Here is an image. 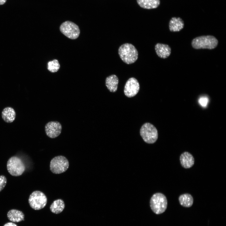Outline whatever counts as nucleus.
I'll use <instances>...</instances> for the list:
<instances>
[{
  "mask_svg": "<svg viewBox=\"0 0 226 226\" xmlns=\"http://www.w3.org/2000/svg\"><path fill=\"white\" fill-rule=\"evenodd\" d=\"M118 54L121 60L128 64L134 63L138 58L137 50L130 43H125L121 46L118 49Z\"/></svg>",
  "mask_w": 226,
  "mask_h": 226,
  "instance_id": "nucleus-1",
  "label": "nucleus"
},
{
  "mask_svg": "<svg viewBox=\"0 0 226 226\" xmlns=\"http://www.w3.org/2000/svg\"><path fill=\"white\" fill-rule=\"evenodd\" d=\"M218 43V40L215 37L209 35L196 37L191 42L192 47L197 49H213L217 46Z\"/></svg>",
  "mask_w": 226,
  "mask_h": 226,
  "instance_id": "nucleus-2",
  "label": "nucleus"
},
{
  "mask_svg": "<svg viewBox=\"0 0 226 226\" xmlns=\"http://www.w3.org/2000/svg\"><path fill=\"white\" fill-rule=\"evenodd\" d=\"M167 200L166 196L161 193L154 194L150 201L152 211L156 214H159L164 212L167 207Z\"/></svg>",
  "mask_w": 226,
  "mask_h": 226,
  "instance_id": "nucleus-3",
  "label": "nucleus"
},
{
  "mask_svg": "<svg viewBox=\"0 0 226 226\" xmlns=\"http://www.w3.org/2000/svg\"><path fill=\"white\" fill-rule=\"evenodd\" d=\"M140 134L144 141L149 144L155 143L158 136L157 129L149 123H146L143 125L140 130Z\"/></svg>",
  "mask_w": 226,
  "mask_h": 226,
  "instance_id": "nucleus-4",
  "label": "nucleus"
},
{
  "mask_svg": "<svg viewBox=\"0 0 226 226\" xmlns=\"http://www.w3.org/2000/svg\"><path fill=\"white\" fill-rule=\"evenodd\" d=\"M7 169L9 173L15 176L22 175L25 169V165L22 160L19 157L13 156L8 161Z\"/></svg>",
  "mask_w": 226,
  "mask_h": 226,
  "instance_id": "nucleus-5",
  "label": "nucleus"
},
{
  "mask_svg": "<svg viewBox=\"0 0 226 226\" xmlns=\"http://www.w3.org/2000/svg\"><path fill=\"white\" fill-rule=\"evenodd\" d=\"M30 207L35 210H39L45 207L47 202V198L42 192L36 191L30 196L28 200Z\"/></svg>",
  "mask_w": 226,
  "mask_h": 226,
  "instance_id": "nucleus-6",
  "label": "nucleus"
},
{
  "mask_svg": "<svg viewBox=\"0 0 226 226\" xmlns=\"http://www.w3.org/2000/svg\"><path fill=\"white\" fill-rule=\"evenodd\" d=\"M50 166V170L53 173L59 174L67 170L69 167V163L65 157L58 156L51 160Z\"/></svg>",
  "mask_w": 226,
  "mask_h": 226,
  "instance_id": "nucleus-7",
  "label": "nucleus"
},
{
  "mask_svg": "<svg viewBox=\"0 0 226 226\" xmlns=\"http://www.w3.org/2000/svg\"><path fill=\"white\" fill-rule=\"evenodd\" d=\"M61 32L65 36L71 39H75L79 36L80 30L78 26L74 23L67 21L60 25Z\"/></svg>",
  "mask_w": 226,
  "mask_h": 226,
  "instance_id": "nucleus-8",
  "label": "nucleus"
},
{
  "mask_svg": "<svg viewBox=\"0 0 226 226\" xmlns=\"http://www.w3.org/2000/svg\"><path fill=\"white\" fill-rule=\"evenodd\" d=\"M140 89L139 84L137 80L134 78H129L126 81L124 89L125 95L131 98L136 95Z\"/></svg>",
  "mask_w": 226,
  "mask_h": 226,
  "instance_id": "nucleus-9",
  "label": "nucleus"
},
{
  "mask_svg": "<svg viewBox=\"0 0 226 226\" xmlns=\"http://www.w3.org/2000/svg\"><path fill=\"white\" fill-rule=\"evenodd\" d=\"M45 128L46 135L50 138H54L61 134L62 126L58 121H51L46 124Z\"/></svg>",
  "mask_w": 226,
  "mask_h": 226,
  "instance_id": "nucleus-10",
  "label": "nucleus"
},
{
  "mask_svg": "<svg viewBox=\"0 0 226 226\" xmlns=\"http://www.w3.org/2000/svg\"><path fill=\"white\" fill-rule=\"evenodd\" d=\"M180 160L181 165L185 169L191 167L194 164V157L191 153L187 152H185L180 155Z\"/></svg>",
  "mask_w": 226,
  "mask_h": 226,
  "instance_id": "nucleus-11",
  "label": "nucleus"
},
{
  "mask_svg": "<svg viewBox=\"0 0 226 226\" xmlns=\"http://www.w3.org/2000/svg\"><path fill=\"white\" fill-rule=\"evenodd\" d=\"M155 49L157 55L161 58H167L171 54V49L166 44L157 43L155 45Z\"/></svg>",
  "mask_w": 226,
  "mask_h": 226,
  "instance_id": "nucleus-12",
  "label": "nucleus"
},
{
  "mask_svg": "<svg viewBox=\"0 0 226 226\" xmlns=\"http://www.w3.org/2000/svg\"><path fill=\"white\" fill-rule=\"evenodd\" d=\"M16 112L14 109L10 107L5 108L2 112V117L3 121L8 123L13 122L16 118Z\"/></svg>",
  "mask_w": 226,
  "mask_h": 226,
  "instance_id": "nucleus-13",
  "label": "nucleus"
},
{
  "mask_svg": "<svg viewBox=\"0 0 226 226\" xmlns=\"http://www.w3.org/2000/svg\"><path fill=\"white\" fill-rule=\"evenodd\" d=\"M184 21L181 18L173 17L169 22V29L171 32H178L184 28Z\"/></svg>",
  "mask_w": 226,
  "mask_h": 226,
  "instance_id": "nucleus-14",
  "label": "nucleus"
},
{
  "mask_svg": "<svg viewBox=\"0 0 226 226\" xmlns=\"http://www.w3.org/2000/svg\"><path fill=\"white\" fill-rule=\"evenodd\" d=\"M119 82L117 77L113 74L107 77L105 80V85L109 90L112 92L116 91Z\"/></svg>",
  "mask_w": 226,
  "mask_h": 226,
  "instance_id": "nucleus-15",
  "label": "nucleus"
},
{
  "mask_svg": "<svg viewBox=\"0 0 226 226\" xmlns=\"http://www.w3.org/2000/svg\"><path fill=\"white\" fill-rule=\"evenodd\" d=\"M24 214L22 212L16 209H11L7 213L8 219L12 222H21L24 220Z\"/></svg>",
  "mask_w": 226,
  "mask_h": 226,
  "instance_id": "nucleus-16",
  "label": "nucleus"
},
{
  "mask_svg": "<svg viewBox=\"0 0 226 226\" xmlns=\"http://www.w3.org/2000/svg\"><path fill=\"white\" fill-rule=\"evenodd\" d=\"M139 6L142 8L151 9L157 8L160 4V0H137Z\"/></svg>",
  "mask_w": 226,
  "mask_h": 226,
  "instance_id": "nucleus-17",
  "label": "nucleus"
},
{
  "mask_svg": "<svg viewBox=\"0 0 226 226\" xmlns=\"http://www.w3.org/2000/svg\"><path fill=\"white\" fill-rule=\"evenodd\" d=\"M65 207L64 202L61 199L55 200L50 206L51 211L53 213L58 214L62 212Z\"/></svg>",
  "mask_w": 226,
  "mask_h": 226,
  "instance_id": "nucleus-18",
  "label": "nucleus"
},
{
  "mask_svg": "<svg viewBox=\"0 0 226 226\" xmlns=\"http://www.w3.org/2000/svg\"><path fill=\"white\" fill-rule=\"evenodd\" d=\"M180 204L186 207H191L193 203V198L192 196L188 193L180 195L178 198Z\"/></svg>",
  "mask_w": 226,
  "mask_h": 226,
  "instance_id": "nucleus-19",
  "label": "nucleus"
},
{
  "mask_svg": "<svg viewBox=\"0 0 226 226\" xmlns=\"http://www.w3.org/2000/svg\"><path fill=\"white\" fill-rule=\"evenodd\" d=\"M47 65V69L52 73L57 72L60 67V65L59 62L56 59L49 62H48Z\"/></svg>",
  "mask_w": 226,
  "mask_h": 226,
  "instance_id": "nucleus-20",
  "label": "nucleus"
},
{
  "mask_svg": "<svg viewBox=\"0 0 226 226\" xmlns=\"http://www.w3.org/2000/svg\"><path fill=\"white\" fill-rule=\"evenodd\" d=\"M7 179L6 177L3 175L0 176V192L5 187L7 183Z\"/></svg>",
  "mask_w": 226,
  "mask_h": 226,
  "instance_id": "nucleus-21",
  "label": "nucleus"
},
{
  "mask_svg": "<svg viewBox=\"0 0 226 226\" xmlns=\"http://www.w3.org/2000/svg\"><path fill=\"white\" fill-rule=\"evenodd\" d=\"M208 102V99L206 97H202L199 100V103L203 107H205Z\"/></svg>",
  "mask_w": 226,
  "mask_h": 226,
  "instance_id": "nucleus-22",
  "label": "nucleus"
},
{
  "mask_svg": "<svg viewBox=\"0 0 226 226\" xmlns=\"http://www.w3.org/2000/svg\"><path fill=\"white\" fill-rule=\"evenodd\" d=\"M3 226H17L15 223L12 222H8L6 223Z\"/></svg>",
  "mask_w": 226,
  "mask_h": 226,
  "instance_id": "nucleus-23",
  "label": "nucleus"
},
{
  "mask_svg": "<svg viewBox=\"0 0 226 226\" xmlns=\"http://www.w3.org/2000/svg\"><path fill=\"white\" fill-rule=\"evenodd\" d=\"M7 0H0V5L4 4L6 2Z\"/></svg>",
  "mask_w": 226,
  "mask_h": 226,
  "instance_id": "nucleus-24",
  "label": "nucleus"
}]
</instances>
